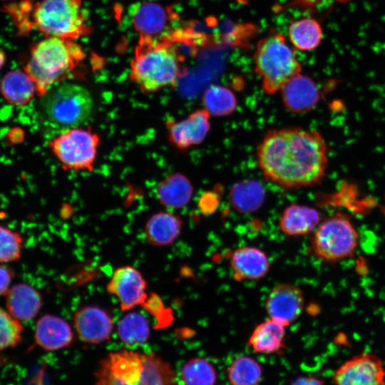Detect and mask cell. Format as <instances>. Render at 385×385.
Wrapping results in <instances>:
<instances>
[{"instance_id":"1","label":"cell","mask_w":385,"mask_h":385,"mask_svg":"<svg viewBox=\"0 0 385 385\" xmlns=\"http://www.w3.org/2000/svg\"><path fill=\"white\" fill-rule=\"evenodd\" d=\"M265 178L282 188L312 187L325 176L328 148L322 135L298 127L268 131L257 150Z\"/></svg>"},{"instance_id":"2","label":"cell","mask_w":385,"mask_h":385,"mask_svg":"<svg viewBox=\"0 0 385 385\" xmlns=\"http://www.w3.org/2000/svg\"><path fill=\"white\" fill-rule=\"evenodd\" d=\"M185 58L169 36H140L130 63L129 78L145 94L174 87L185 73Z\"/></svg>"},{"instance_id":"3","label":"cell","mask_w":385,"mask_h":385,"mask_svg":"<svg viewBox=\"0 0 385 385\" xmlns=\"http://www.w3.org/2000/svg\"><path fill=\"white\" fill-rule=\"evenodd\" d=\"M21 34L35 29L47 36L73 40L87 35L91 27L82 0H29L9 9Z\"/></svg>"},{"instance_id":"4","label":"cell","mask_w":385,"mask_h":385,"mask_svg":"<svg viewBox=\"0 0 385 385\" xmlns=\"http://www.w3.org/2000/svg\"><path fill=\"white\" fill-rule=\"evenodd\" d=\"M95 376L96 385H177L167 361L154 354L126 349L106 355Z\"/></svg>"},{"instance_id":"5","label":"cell","mask_w":385,"mask_h":385,"mask_svg":"<svg viewBox=\"0 0 385 385\" xmlns=\"http://www.w3.org/2000/svg\"><path fill=\"white\" fill-rule=\"evenodd\" d=\"M85 58L82 47L73 40L47 36L31 46L24 71L41 98L54 86L71 78Z\"/></svg>"},{"instance_id":"6","label":"cell","mask_w":385,"mask_h":385,"mask_svg":"<svg viewBox=\"0 0 385 385\" xmlns=\"http://www.w3.org/2000/svg\"><path fill=\"white\" fill-rule=\"evenodd\" d=\"M255 71L265 93L279 91L292 78L301 73L302 66L284 36L271 31L260 39L254 54Z\"/></svg>"},{"instance_id":"7","label":"cell","mask_w":385,"mask_h":385,"mask_svg":"<svg viewBox=\"0 0 385 385\" xmlns=\"http://www.w3.org/2000/svg\"><path fill=\"white\" fill-rule=\"evenodd\" d=\"M41 107L46 120L62 131L84 124L93 113L94 101L86 88L63 82L41 97Z\"/></svg>"},{"instance_id":"8","label":"cell","mask_w":385,"mask_h":385,"mask_svg":"<svg viewBox=\"0 0 385 385\" xmlns=\"http://www.w3.org/2000/svg\"><path fill=\"white\" fill-rule=\"evenodd\" d=\"M100 143L97 133L78 126L61 131L48 142V148L64 170L92 172Z\"/></svg>"},{"instance_id":"9","label":"cell","mask_w":385,"mask_h":385,"mask_svg":"<svg viewBox=\"0 0 385 385\" xmlns=\"http://www.w3.org/2000/svg\"><path fill=\"white\" fill-rule=\"evenodd\" d=\"M359 242V234L351 220L336 215L319 222L311 240L312 252L326 262H335L352 256Z\"/></svg>"},{"instance_id":"10","label":"cell","mask_w":385,"mask_h":385,"mask_svg":"<svg viewBox=\"0 0 385 385\" xmlns=\"http://www.w3.org/2000/svg\"><path fill=\"white\" fill-rule=\"evenodd\" d=\"M333 382L334 385H385V369L376 355L361 353L338 367Z\"/></svg>"},{"instance_id":"11","label":"cell","mask_w":385,"mask_h":385,"mask_svg":"<svg viewBox=\"0 0 385 385\" xmlns=\"http://www.w3.org/2000/svg\"><path fill=\"white\" fill-rule=\"evenodd\" d=\"M130 16L140 36L151 38L169 35L174 30L171 29L173 23L178 19V14L170 7L152 1L135 4Z\"/></svg>"},{"instance_id":"12","label":"cell","mask_w":385,"mask_h":385,"mask_svg":"<svg viewBox=\"0 0 385 385\" xmlns=\"http://www.w3.org/2000/svg\"><path fill=\"white\" fill-rule=\"evenodd\" d=\"M147 284L135 267L130 265L117 268L113 273L106 289L115 296L123 311L142 305L148 297Z\"/></svg>"},{"instance_id":"13","label":"cell","mask_w":385,"mask_h":385,"mask_svg":"<svg viewBox=\"0 0 385 385\" xmlns=\"http://www.w3.org/2000/svg\"><path fill=\"white\" fill-rule=\"evenodd\" d=\"M210 115L205 109H198L185 118L165 123L169 143L180 150H186L202 143L210 129Z\"/></svg>"},{"instance_id":"14","label":"cell","mask_w":385,"mask_h":385,"mask_svg":"<svg viewBox=\"0 0 385 385\" xmlns=\"http://www.w3.org/2000/svg\"><path fill=\"white\" fill-rule=\"evenodd\" d=\"M304 304L302 289L293 284L282 283L274 287L268 294L265 309L270 319L287 327L299 317Z\"/></svg>"},{"instance_id":"15","label":"cell","mask_w":385,"mask_h":385,"mask_svg":"<svg viewBox=\"0 0 385 385\" xmlns=\"http://www.w3.org/2000/svg\"><path fill=\"white\" fill-rule=\"evenodd\" d=\"M73 322L79 337L90 344H99L108 340L113 329L110 314L96 306L79 309L74 314Z\"/></svg>"},{"instance_id":"16","label":"cell","mask_w":385,"mask_h":385,"mask_svg":"<svg viewBox=\"0 0 385 385\" xmlns=\"http://www.w3.org/2000/svg\"><path fill=\"white\" fill-rule=\"evenodd\" d=\"M284 106L294 113H305L314 109L320 98L316 83L310 77L299 73L279 91Z\"/></svg>"},{"instance_id":"17","label":"cell","mask_w":385,"mask_h":385,"mask_svg":"<svg viewBox=\"0 0 385 385\" xmlns=\"http://www.w3.org/2000/svg\"><path fill=\"white\" fill-rule=\"evenodd\" d=\"M230 265L237 281L259 280L265 277L270 270L266 254L252 246L235 249L230 255Z\"/></svg>"},{"instance_id":"18","label":"cell","mask_w":385,"mask_h":385,"mask_svg":"<svg viewBox=\"0 0 385 385\" xmlns=\"http://www.w3.org/2000/svg\"><path fill=\"white\" fill-rule=\"evenodd\" d=\"M34 342L46 351H57L71 345L73 333L63 319L52 314H44L36 322Z\"/></svg>"},{"instance_id":"19","label":"cell","mask_w":385,"mask_h":385,"mask_svg":"<svg viewBox=\"0 0 385 385\" xmlns=\"http://www.w3.org/2000/svg\"><path fill=\"white\" fill-rule=\"evenodd\" d=\"M5 297L6 310L21 322L34 319L42 306L40 292L24 282L11 286Z\"/></svg>"},{"instance_id":"20","label":"cell","mask_w":385,"mask_h":385,"mask_svg":"<svg viewBox=\"0 0 385 385\" xmlns=\"http://www.w3.org/2000/svg\"><path fill=\"white\" fill-rule=\"evenodd\" d=\"M320 220V215L316 209L307 205L292 204L282 212L279 220V227L287 235L302 236L314 232Z\"/></svg>"},{"instance_id":"21","label":"cell","mask_w":385,"mask_h":385,"mask_svg":"<svg viewBox=\"0 0 385 385\" xmlns=\"http://www.w3.org/2000/svg\"><path fill=\"white\" fill-rule=\"evenodd\" d=\"M183 227L181 218L169 212L153 215L145 226L147 241L155 246H168L180 236Z\"/></svg>"},{"instance_id":"22","label":"cell","mask_w":385,"mask_h":385,"mask_svg":"<svg viewBox=\"0 0 385 385\" xmlns=\"http://www.w3.org/2000/svg\"><path fill=\"white\" fill-rule=\"evenodd\" d=\"M193 187L184 175L176 173L165 178L156 188L159 202L172 209L182 208L187 205L192 196Z\"/></svg>"},{"instance_id":"23","label":"cell","mask_w":385,"mask_h":385,"mask_svg":"<svg viewBox=\"0 0 385 385\" xmlns=\"http://www.w3.org/2000/svg\"><path fill=\"white\" fill-rule=\"evenodd\" d=\"M266 192L262 185L252 179H246L232 185L229 200L232 208L243 214L258 210L263 205Z\"/></svg>"},{"instance_id":"24","label":"cell","mask_w":385,"mask_h":385,"mask_svg":"<svg viewBox=\"0 0 385 385\" xmlns=\"http://www.w3.org/2000/svg\"><path fill=\"white\" fill-rule=\"evenodd\" d=\"M284 336L285 326L270 318L255 328L248 343L256 352L274 354L284 348Z\"/></svg>"},{"instance_id":"25","label":"cell","mask_w":385,"mask_h":385,"mask_svg":"<svg viewBox=\"0 0 385 385\" xmlns=\"http://www.w3.org/2000/svg\"><path fill=\"white\" fill-rule=\"evenodd\" d=\"M0 91L9 103L16 106L27 104L36 93L32 79L25 71L19 70L5 74L1 81Z\"/></svg>"},{"instance_id":"26","label":"cell","mask_w":385,"mask_h":385,"mask_svg":"<svg viewBox=\"0 0 385 385\" xmlns=\"http://www.w3.org/2000/svg\"><path fill=\"white\" fill-rule=\"evenodd\" d=\"M288 36L294 48L302 51H309L321 43L323 31L317 20L307 17L292 22L288 29Z\"/></svg>"},{"instance_id":"27","label":"cell","mask_w":385,"mask_h":385,"mask_svg":"<svg viewBox=\"0 0 385 385\" xmlns=\"http://www.w3.org/2000/svg\"><path fill=\"white\" fill-rule=\"evenodd\" d=\"M117 332L124 344L129 346L143 344L150 337L149 323L142 314L129 312L120 320Z\"/></svg>"},{"instance_id":"28","label":"cell","mask_w":385,"mask_h":385,"mask_svg":"<svg viewBox=\"0 0 385 385\" xmlns=\"http://www.w3.org/2000/svg\"><path fill=\"white\" fill-rule=\"evenodd\" d=\"M202 104L210 115L226 116L235 111L237 103L230 89L223 86L212 85L205 91Z\"/></svg>"},{"instance_id":"29","label":"cell","mask_w":385,"mask_h":385,"mask_svg":"<svg viewBox=\"0 0 385 385\" xmlns=\"http://www.w3.org/2000/svg\"><path fill=\"white\" fill-rule=\"evenodd\" d=\"M227 375L231 385H257L262 376V369L254 359L240 356L229 366Z\"/></svg>"},{"instance_id":"30","label":"cell","mask_w":385,"mask_h":385,"mask_svg":"<svg viewBox=\"0 0 385 385\" xmlns=\"http://www.w3.org/2000/svg\"><path fill=\"white\" fill-rule=\"evenodd\" d=\"M180 374L184 385H214L216 381L213 366L202 358L188 361L182 367Z\"/></svg>"},{"instance_id":"31","label":"cell","mask_w":385,"mask_h":385,"mask_svg":"<svg viewBox=\"0 0 385 385\" xmlns=\"http://www.w3.org/2000/svg\"><path fill=\"white\" fill-rule=\"evenodd\" d=\"M24 330L23 322L0 307V354L21 342Z\"/></svg>"},{"instance_id":"32","label":"cell","mask_w":385,"mask_h":385,"mask_svg":"<svg viewBox=\"0 0 385 385\" xmlns=\"http://www.w3.org/2000/svg\"><path fill=\"white\" fill-rule=\"evenodd\" d=\"M24 238L15 230L0 224V263L19 260L22 255Z\"/></svg>"},{"instance_id":"33","label":"cell","mask_w":385,"mask_h":385,"mask_svg":"<svg viewBox=\"0 0 385 385\" xmlns=\"http://www.w3.org/2000/svg\"><path fill=\"white\" fill-rule=\"evenodd\" d=\"M155 319V328L163 329L171 324L174 319L173 311L165 307L162 299L155 293H150L141 305Z\"/></svg>"},{"instance_id":"34","label":"cell","mask_w":385,"mask_h":385,"mask_svg":"<svg viewBox=\"0 0 385 385\" xmlns=\"http://www.w3.org/2000/svg\"><path fill=\"white\" fill-rule=\"evenodd\" d=\"M15 277L14 270L6 264L0 263V297L6 296L12 286V281Z\"/></svg>"},{"instance_id":"35","label":"cell","mask_w":385,"mask_h":385,"mask_svg":"<svg viewBox=\"0 0 385 385\" xmlns=\"http://www.w3.org/2000/svg\"><path fill=\"white\" fill-rule=\"evenodd\" d=\"M218 204V197L214 193L209 192L202 195L199 201V207L202 212L209 214L215 210Z\"/></svg>"},{"instance_id":"36","label":"cell","mask_w":385,"mask_h":385,"mask_svg":"<svg viewBox=\"0 0 385 385\" xmlns=\"http://www.w3.org/2000/svg\"><path fill=\"white\" fill-rule=\"evenodd\" d=\"M291 385H324V381L317 376H301L295 379Z\"/></svg>"},{"instance_id":"37","label":"cell","mask_w":385,"mask_h":385,"mask_svg":"<svg viewBox=\"0 0 385 385\" xmlns=\"http://www.w3.org/2000/svg\"><path fill=\"white\" fill-rule=\"evenodd\" d=\"M323 1H332L339 3H346L350 0H295L294 1L292 2L290 5L293 6L311 8L312 6H314Z\"/></svg>"},{"instance_id":"38","label":"cell","mask_w":385,"mask_h":385,"mask_svg":"<svg viewBox=\"0 0 385 385\" xmlns=\"http://www.w3.org/2000/svg\"><path fill=\"white\" fill-rule=\"evenodd\" d=\"M6 59V55L4 50L0 49V70L4 66Z\"/></svg>"}]
</instances>
